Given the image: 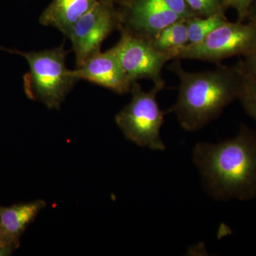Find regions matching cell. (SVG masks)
Masks as SVG:
<instances>
[{
    "label": "cell",
    "instance_id": "6da1fadb",
    "mask_svg": "<svg viewBox=\"0 0 256 256\" xmlns=\"http://www.w3.org/2000/svg\"><path fill=\"white\" fill-rule=\"evenodd\" d=\"M193 160L205 190L216 200L256 196V131L244 127L235 138L218 144L198 142Z\"/></svg>",
    "mask_w": 256,
    "mask_h": 256
},
{
    "label": "cell",
    "instance_id": "7a4b0ae2",
    "mask_svg": "<svg viewBox=\"0 0 256 256\" xmlns=\"http://www.w3.org/2000/svg\"><path fill=\"white\" fill-rule=\"evenodd\" d=\"M170 68L180 80L178 100L168 112L176 114L186 131L198 130L217 118L224 108L238 99L245 68L218 65L214 70L188 72L175 60Z\"/></svg>",
    "mask_w": 256,
    "mask_h": 256
},
{
    "label": "cell",
    "instance_id": "3957f363",
    "mask_svg": "<svg viewBox=\"0 0 256 256\" xmlns=\"http://www.w3.org/2000/svg\"><path fill=\"white\" fill-rule=\"evenodd\" d=\"M26 60L30 72L25 90L30 98L42 102L50 110L60 109L69 92L78 82L66 64L67 52L63 45L38 52L15 50Z\"/></svg>",
    "mask_w": 256,
    "mask_h": 256
},
{
    "label": "cell",
    "instance_id": "277c9868",
    "mask_svg": "<svg viewBox=\"0 0 256 256\" xmlns=\"http://www.w3.org/2000/svg\"><path fill=\"white\" fill-rule=\"evenodd\" d=\"M165 86L154 85L144 92L138 82L133 84L132 99L114 118L116 124L128 140L152 150L163 151L165 144L160 130L168 111L161 110L156 96Z\"/></svg>",
    "mask_w": 256,
    "mask_h": 256
},
{
    "label": "cell",
    "instance_id": "5b68a950",
    "mask_svg": "<svg viewBox=\"0 0 256 256\" xmlns=\"http://www.w3.org/2000/svg\"><path fill=\"white\" fill-rule=\"evenodd\" d=\"M256 50V23L228 21L204 40L180 48L174 60H192L220 64L222 60L250 54Z\"/></svg>",
    "mask_w": 256,
    "mask_h": 256
},
{
    "label": "cell",
    "instance_id": "8992f818",
    "mask_svg": "<svg viewBox=\"0 0 256 256\" xmlns=\"http://www.w3.org/2000/svg\"><path fill=\"white\" fill-rule=\"evenodd\" d=\"M121 28V12L108 0H98L75 23L67 36L75 54L76 67L100 52L106 38Z\"/></svg>",
    "mask_w": 256,
    "mask_h": 256
},
{
    "label": "cell",
    "instance_id": "52a82bcc",
    "mask_svg": "<svg viewBox=\"0 0 256 256\" xmlns=\"http://www.w3.org/2000/svg\"><path fill=\"white\" fill-rule=\"evenodd\" d=\"M120 38L112 46L121 67L132 84L149 79L154 85L165 86L162 70L165 64L173 60L169 53L154 48L151 40L121 28Z\"/></svg>",
    "mask_w": 256,
    "mask_h": 256
},
{
    "label": "cell",
    "instance_id": "ba28073f",
    "mask_svg": "<svg viewBox=\"0 0 256 256\" xmlns=\"http://www.w3.org/2000/svg\"><path fill=\"white\" fill-rule=\"evenodd\" d=\"M120 12L121 28L150 40L168 25L183 20L169 9L164 0H130Z\"/></svg>",
    "mask_w": 256,
    "mask_h": 256
},
{
    "label": "cell",
    "instance_id": "9c48e42d",
    "mask_svg": "<svg viewBox=\"0 0 256 256\" xmlns=\"http://www.w3.org/2000/svg\"><path fill=\"white\" fill-rule=\"evenodd\" d=\"M78 82L85 80L118 94L130 92L132 84L128 80L112 48L97 52L73 70Z\"/></svg>",
    "mask_w": 256,
    "mask_h": 256
},
{
    "label": "cell",
    "instance_id": "30bf717a",
    "mask_svg": "<svg viewBox=\"0 0 256 256\" xmlns=\"http://www.w3.org/2000/svg\"><path fill=\"white\" fill-rule=\"evenodd\" d=\"M46 206L43 200L10 207L0 206V245L12 246L28 224Z\"/></svg>",
    "mask_w": 256,
    "mask_h": 256
},
{
    "label": "cell",
    "instance_id": "8fae6325",
    "mask_svg": "<svg viewBox=\"0 0 256 256\" xmlns=\"http://www.w3.org/2000/svg\"><path fill=\"white\" fill-rule=\"evenodd\" d=\"M98 0H53L40 16L43 26H52L68 36L75 23Z\"/></svg>",
    "mask_w": 256,
    "mask_h": 256
},
{
    "label": "cell",
    "instance_id": "7c38bea8",
    "mask_svg": "<svg viewBox=\"0 0 256 256\" xmlns=\"http://www.w3.org/2000/svg\"><path fill=\"white\" fill-rule=\"evenodd\" d=\"M186 20L168 25L162 28L151 42L156 50L169 53L175 60L176 52L182 47L188 44V35Z\"/></svg>",
    "mask_w": 256,
    "mask_h": 256
},
{
    "label": "cell",
    "instance_id": "4fadbf2b",
    "mask_svg": "<svg viewBox=\"0 0 256 256\" xmlns=\"http://www.w3.org/2000/svg\"><path fill=\"white\" fill-rule=\"evenodd\" d=\"M228 18L224 13L208 16H193L186 20L188 35V44H196L204 40L212 32L226 22Z\"/></svg>",
    "mask_w": 256,
    "mask_h": 256
},
{
    "label": "cell",
    "instance_id": "5bb4252c",
    "mask_svg": "<svg viewBox=\"0 0 256 256\" xmlns=\"http://www.w3.org/2000/svg\"><path fill=\"white\" fill-rule=\"evenodd\" d=\"M238 100L247 114L256 122V80L246 69Z\"/></svg>",
    "mask_w": 256,
    "mask_h": 256
},
{
    "label": "cell",
    "instance_id": "9a60e30c",
    "mask_svg": "<svg viewBox=\"0 0 256 256\" xmlns=\"http://www.w3.org/2000/svg\"><path fill=\"white\" fill-rule=\"evenodd\" d=\"M188 8L197 16H208L220 13L225 14L226 0H184Z\"/></svg>",
    "mask_w": 256,
    "mask_h": 256
},
{
    "label": "cell",
    "instance_id": "2e32d148",
    "mask_svg": "<svg viewBox=\"0 0 256 256\" xmlns=\"http://www.w3.org/2000/svg\"><path fill=\"white\" fill-rule=\"evenodd\" d=\"M254 2V0H226V6L227 10H235L237 14V21L244 22L247 20Z\"/></svg>",
    "mask_w": 256,
    "mask_h": 256
},
{
    "label": "cell",
    "instance_id": "e0dca14e",
    "mask_svg": "<svg viewBox=\"0 0 256 256\" xmlns=\"http://www.w3.org/2000/svg\"><path fill=\"white\" fill-rule=\"evenodd\" d=\"M242 64L248 73L256 80V50L245 56V60Z\"/></svg>",
    "mask_w": 256,
    "mask_h": 256
},
{
    "label": "cell",
    "instance_id": "ac0fdd59",
    "mask_svg": "<svg viewBox=\"0 0 256 256\" xmlns=\"http://www.w3.org/2000/svg\"><path fill=\"white\" fill-rule=\"evenodd\" d=\"M247 20L256 23V0H254V3H252L248 15Z\"/></svg>",
    "mask_w": 256,
    "mask_h": 256
},
{
    "label": "cell",
    "instance_id": "d6986e66",
    "mask_svg": "<svg viewBox=\"0 0 256 256\" xmlns=\"http://www.w3.org/2000/svg\"><path fill=\"white\" fill-rule=\"evenodd\" d=\"M12 246L0 245V256H9L12 252Z\"/></svg>",
    "mask_w": 256,
    "mask_h": 256
},
{
    "label": "cell",
    "instance_id": "ffe728a7",
    "mask_svg": "<svg viewBox=\"0 0 256 256\" xmlns=\"http://www.w3.org/2000/svg\"><path fill=\"white\" fill-rule=\"evenodd\" d=\"M108 1L111 2L114 4H118L124 6L129 2L130 0H108Z\"/></svg>",
    "mask_w": 256,
    "mask_h": 256
}]
</instances>
